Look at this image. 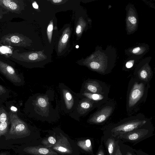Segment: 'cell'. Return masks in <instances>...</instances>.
Returning a JSON list of instances; mask_svg holds the SVG:
<instances>
[{
	"mask_svg": "<svg viewBox=\"0 0 155 155\" xmlns=\"http://www.w3.org/2000/svg\"><path fill=\"white\" fill-rule=\"evenodd\" d=\"M54 91H47L45 93H37L32 100L33 117L38 120L49 123L57 121L60 118L59 107H54Z\"/></svg>",
	"mask_w": 155,
	"mask_h": 155,
	"instance_id": "1",
	"label": "cell"
},
{
	"mask_svg": "<svg viewBox=\"0 0 155 155\" xmlns=\"http://www.w3.org/2000/svg\"><path fill=\"white\" fill-rule=\"evenodd\" d=\"M150 87L149 83L135 77L131 78L126 97V109L128 113L131 114L135 111L141 104L146 101Z\"/></svg>",
	"mask_w": 155,
	"mask_h": 155,
	"instance_id": "2",
	"label": "cell"
},
{
	"mask_svg": "<svg viewBox=\"0 0 155 155\" xmlns=\"http://www.w3.org/2000/svg\"><path fill=\"white\" fill-rule=\"evenodd\" d=\"M151 123L150 119L139 113L108 126L104 130L103 134L118 137Z\"/></svg>",
	"mask_w": 155,
	"mask_h": 155,
	"instance_id": "3",
	"label": "cell"
},
{
	"mask_svg": "<svg viewBox=\"0 0 155 155\" xmlns=\"http://www.w3.org/2000/svg\"><path fill=\"white\" fill-rule=\"evenodd\" d=\"M57 138L56 143L50 149L58 155H79L80 151L75 141L60 128L52 129Z\"/></svg>",
	"mask_w": 155,
	"mask_h": 155,
	"instance_id": "4",
	"label": "cell"
},
{
	"mask_svg": "<svg viewBox=\"0 0 155 155\" xmlns=\"http://www.w3.org/2000/svg\"><path fill=\"white\" fill-rule=\"evenodd\" d=\"M61 96V109L64 113L70 114L74 110L80 99L77 93L72 91L63 83L59 84Z\"/></svg>",
	"mask_w": 155,
	"mask_h": 155,
	"instance_id": "5",
	"label": "cell"
},
{
	"mask_svg": "<svg viewBox=\"0 0 155 155\" xmlns=\"http://www.w3.org/2000/svg\"><path fill=\"white\" fill-rule=\"evenodd\" d=\"M154 130V127L151 123L117 137L124 142H129L135 145L153 136Z\"/></svg>",
	"mask_w": 155,
	"mask_h": 155,
	"instance_id": "6",
	"label": "cell"
},
{
	"mask_svg": "<svg viewBox=\"0 0 155 155\" xmlns=\"http://www.w3.org/2000/svg\"><path fill=\"white\" fill-rule=\"evenodd\" d=\"M100 107L90 116L87 121V123L95 125L104 124L111 115L115 108L114 103L111 101H107Z\"/></svg>",
	"mask_w": 155,
	"mask_h": 155,
	"instance_id": "7",
	"label": "cell"
},
{
	"mask_svg": "<svg viewBox=\"0 0 155 155\" xmlns=\"http://www.w3.org/2000/svg\"><path fill=\"white\" fill-rule=\"evenodd\" d=\"M99 107L98 104L89 99L80 98L75 109L69 115L71 118L79 121L81 117L86 116L94 109Z\"/></svg>",
	"mask_w": 155,
	"mask_h": 155,
	"instance_id": "8",
	"label": "cell"
},
{
	"mask_svg": "<svg viewBox=\"0 0 155 155\" xmlns=\"http://www.w3.org/2000/svg\"><path fill=\"white\" fill-rule=\"evenodd\" d=\"M81 90L101 94H108L109 88L104 82L96 79H88L82 84Z\"/></svg>",
	"mask_w": 155,
	"mask_h": 155,
	"instance_id": "9",
	"label": "cell"
},
{
	"mask_svg": "<svg viewBox=\"0 0 155 155\" xmlns=\"http://www.w3.org/2000/svg\"><path fill=\"white\" fill-rule=\"evenodd\" d=\"M11 127L9 134L18 135H24L25 137H30L34 135L41 137V133H33L27 125L16 117H11Z\"/></svg>",
	"mask_w": 155,
	"mask_h": 155,
	"instance_id": "10",
	"label": "cell"
},
{
	"mask_svg": "<svg viewBox=\"0 0 155 155\" xmlns=\"http://www.w3.org/2000/svg\"><path fill=\"white\" fill-rule=\"evenodd\" d=\"M1 43L8 45L25 46L26 41L24 37L18 33L9 34L3 37L0 41Z\"/></svg>",
	"mask_w": 155,
	"mask_h": 155,
	"instance_id": "11",
	"label": "cell"
},
{
	"mask_svg": "<svg viewBox=\"0 0 155 155\" xmlns=\"http://www.w3.org/2000/svg\"><path fill=\"white\" fill-rule=\"evenodd\" d=\"M26 153L31 155H58L50 148L45 147L40 144L28 146L23 150Z\"/></svg>",
	"mask_w": 155,
	"mask_h": 155,
	"instance_id": "12",
	"label": "cell"
},
{
	"mask_svg": "<svg viewBox=\"0 0 155 155\" xmlns=\"http://www.w3.org/2000/svg\"><path fill=\"white\" fill-rule=\"evenodd\" d=\"M79 98H86L98 104L100 106L106 103L108 101V94L93 93L80 90L77 93Z\"/></svg>",
	"mask_w": 155,
	"mask_h": 155,
	"instance_id": "13",
	"label": "cell"
},
{
	"mask_svg": "<svg viewBox=\"0 0 155 155\" xmlns=\"http://www.w3.org/2000/svg\"><path fill=\"white\" fill-rule=\"evenodd\" d=\"M102 139L104 143L107 155H113L119 144L117 137L104 134Z\"/></svg>",
	"mask_w": 155,
	"mask_h": 155,
	"instance_id": "14",
	"label": "cell"
},
{
	"mask_svg": "<svg viewBox=\"0 0 155 155\" xmlns=\"http://www.w3.org/2000/svg\"><path fill=\"white\" fill-rule=\"evenodd\" d=\"M75 142L79 151L83 153L94 155V144L92 138H80L77 139Z\"/></svg>",
	"mask_w": 155,
	"mask_h": 155,
	"instance_id": "15",
	"label": "cell"
},
{
	"mask_svg": "<svg viewBox=\"0 0 155 155\" xmlns=\"http://www.w3.org/2000/svg\"><path fill=\"white\" fill-rule=\"evenodd\" d=\"M135 78L147 82L149 83L153 76V71L148 66H143L135 69L134 73Z\"/></svg>",
	"mask_w": 155,
	"mask_h": 155,
	"instance_id": "16",
	"label": "cell"
},
{
	"mask_svg": "<svg viewBox=\"0 0 155 155\" xmlns=\"http://www.w3.org/2000/svg\"><path fill=\"white\" fill-rule=\"evenodd\" d=\"M0 70L12 81L15 82L19 81L20 79L16 74L14 68L1 61Z\"/></svg>",
	"mask_w": 155,
	"mask_h": 155,
	"instance_id": "17",
	"label": "cell"
},
{
	"mask_svg": "<svg viewBox=\"0 0 155 155\" xmlns=\"http://www.w3.org/2000/svg\"><path fill=\"white\" fill-rule=\"evenodd\" d=\"M0 6L13 12H19L21 10L19 2L17 0H0Z\"/></svg>",
	"mask_w": 155,
	"mask_h": 155,
	"instance_id": "18",
	"label": "cell"
},
{
	"mask_svg": "<svg viewBox=\"0 0 155 155\" xmlns=\"http://www.w3.org/2000/svg\"><path fill=\"white\" fill-rule=\"evenodd\" d=\"M47 131L48 134L45 137L42 138L40 144L45 147L50 148L56 143L57 138L53 129Z\"/></svg>",
	"mask_w": 155,
	"mask_h": 155,
	"instance_id": "19",
	"label": "cell"
},
{
	"mask_svg": "<svg viewBox=\"0 0 155 155\" xmlns=\"http://www.w3.org/2000/svg\"><path fill=\"white\" fill-rule=\"evenodd\" d=\"M119 144L122 155H137L134 149L119 140Z\"/></svg>",
	"mask_w": 155,
	"mask_h": 155,
	"instance_id": "20",
	"label": "cell"
},
{
	"mask_svg": "<svg viewBox=\"0 0 155 155\" xmlns=\"http://www.w3.org/2000/svg\"><path fill=\"white\" fill-rule=\"evenodd\" d=\"M6 114L4 113L0 114V137L7 132L8 123Z\"/></svg>",
	"mask_w": 155,
	"mask_h": 155,
	"instance_id": "21",
	"label": "cell"
},
{
	"mask_svg": "<svg viewBox=\"0 0 155 155\" xmlns=\"http://www.w3.org/2000/svg\"><path fill=\"white\" fill-rule=\"evenodd\" d=\"M95 155H107L105 149L103 146L102 139Z\"/></svg>",
	"mask_w": 155,
	"mask_h": 155,
	"instance_id": "22",
	"label": "cell"
},
{
	"mask_svg": "<svg viewBox=\"0 0 155 155\" xmlns=\"http://www.w3.org/2000/svg\"><path fill=\"white\" fill-rule=\"evenodd\" d=\"M128 20L133 25H135L137 22L136 18L134 16H130L128 17Z\"/></svg>",
	"mask_w": 155,
	"mask_h": 155,
	"instance_id": "23",
	"label": "cell"
},
{
	"mask_svg": "<svg viewBox=\"0 0 155 155\" xmlns=\"http://www.w3.org/2000/svg\"><path fill=\"white\" fill-rule=\"evenodd\" d=\"M134 61L130 60L127 62L125 64V67L127 69H130L133 66Z\"/></svg>",
	"mask_w": 155,
	"mask_h": 155,
	"instance_id": "24",
	"label": "cell"
},
{
	"mask_svg": "<svg viewBox=\"0 0 155 155\" xmlns=\"http://www.w3.org/2000/svg\"><path fill=\"white\" fill-rule=\"evenodd\" d=\"M134 151L137 155H149L146 153L140 150L134 149Z\"/></svg>",
	"mask_w": 155,
	"mask_h": 155,
	"instance_id": "25",
	"label": "cell"
},
{
	"mask_svg": "<svg viewBox=\"0 0 155 155\" xmlns=\"http://www.w3.org/2000/svg\"><path fill=\"white\" fill-rule=\"evenodd\" d=\"M68 35L66 33L62 37L61 42L63 44H64L66 43L68 38Z\"/></svg>",
	"mask_w": 155,
	"mask_h": 155,
	"instance_id": "26",
	"label": "cell"
},
{
	"mask_svg": "<svg viewBox=\"0 0 155 155\" xmlns=\"http://www.w3.org/2000/svg\"><path fill=\"white\" fill-rule=\"evenodd\" d=\"M113 155H122L119 144Z\"/></svg>",
	"mask_w": 155,
	"mask_h": 155,
	"instance_id": "27",
	"label": "cell"
},
{
	"mask_svg": "<svg viewBox=\"0 0 155 155\" xmlns=\"http://www.w3.org/2000/svg\"><path fill=\"white\" fill-rule=\"evenodd\" d=\"M141 48L140 47H137L134 48L132 50V52L134 54H137L140 52Z\"/></svg>",
	"mask_w": 155,
	"mask_h": 155,
	"instance_id": "28",
	"label": "cell"
},
{
	"mask_svg": "<svg viewBox=\"0 0 155 155\" xmlns=\"http://www.w3.org/2000/svg\"><path fill=\"white\" fill-rule=\"evenodd\" d=\"M81 31V26L80 25H78L76 29V33L77 34H80Z\"/></svg>",
	"mask_w": 155,
	"mask_h": 155,
	"instance_id": "29",
	"label": "cell"
},
{
	"mask_svg": "<svg viewBox=\"0 0 155 155\" xmlns=\"http://www.w3.org/2000/svg\"><path fill=\"white\" fill-rule=\"evenodd\" d=\"M53 26L52 24L49 25L47 28L48 31V32H51L53 29Z\"/></svg>",
	"mask_w": 155,
	"mask_h": 155,
	"instance_id": "30",
	"label": "cell"
},
{
	"mask_svg": "<svg viewBox=\"0 0 155 155\" xmlns=\"http://www.w3.org/2000/svg\"><path fill=\"white\" fill-rule=\"evenodd\" d=\"M32 5L33 7L36 9L38 8V5L37 4L36 2H34L32 4Z\"/></svg>",
	"mask_w": 155,
	"mask_h": 155,
	"instance_id": "31",
	"label": "cell"
},
{
	"mask_svg": "<svg viewBox=\"0 0 155 155\" xmlns=\"http://www.w3.org/2000/svg\"><path fill=\"white\" fill-rule=\"evenodd\" d=\"M11 109L14 111H16L17 110V109L16 107L12 106L11 108Z\"/></svg>",
	"mask_w": 155,
	"mask_h": 155,
	"instance_id": "32",
	"label": "cell"
},
{
	"mask_svg": "<svg viewBox=\"0 0 155 155\" xmlns=\"http://www.w3.org/2000/svg\"><path fill=\"white\" fill-rule=\"evenodd\" d=\"M52 1L54 3H59L62 1L61 0H54Z\"/></svg>",
	"mask_w": 155,
	"mask_h": 155,
	"instance_id": "33",
	"label": "cell"
},
{
	"mask_svg": "<svg viewBox=\"0 0 155 155\" xmlns=\"http://www.w3.org/2000/svg\"><path fill=\"white\" fill-rule=\"evenodd\" d=\"M7 153H2L0 154V155H6Z\"/></svg>",
	"mask_w": 155,
	"mask_h": 155,
	"instance_id": "34",
	"label": "cell"
},
{
	"mask_svg": "<svg viewBox=\"0 0 155 155\" xmlns=\"http://www.w3.org/2000/svg\"><path fill=\"white\" fill-rule=\"evenodd\" d=\"M78 47H79V46L78 45H77L76 46V48H78Z\"/></svg>",
	"mask_w": 155,
	"mask_h": 155,
	"instance_id": "35",
	"label": "cell"
},
{
	"mask_svg": "<svg viewBox=\"0 0 155 155\" xmlns=\"http://www.w3.org/2000/svg\"></svg>",
	"mask_w": 155,
	"mask_h": 155,
	"instance_id": "36",
	"label": "cell"
}]
</instances>
